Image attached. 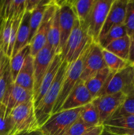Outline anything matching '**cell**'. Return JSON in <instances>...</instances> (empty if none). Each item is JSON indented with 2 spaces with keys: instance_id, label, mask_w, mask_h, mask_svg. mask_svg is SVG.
I'll use <instances>...</instances> for the list:
<instances>
[{
  "instance_id": "obj_1",
  "label": "cell",
  "mask_w": 134,
  "mask_h": 135,
  "mask_svg": "<svg viewBox=\"0 0 134 135\" xmlns=\"http://www.w3.org/2000/svg\"><path fill=\"white\" fill-rule=\"evenodd\" d=\"M69 65L70 64H68L66 62H62L54 81H53L48 90L46 92L43 98L35 106V115L39 128L49 119V117L52 114L53 108L55 105L60 93L62 80Z\"/></svg>"
},
{
  "instance_id": "obj_2",
  "label": "cell",
  "mask_w": 134,
  "mask_h": 135,
  "mask_svg": "<svg viewBox=\"0 0 134 135\" xmlns=\"http://www.w3.org/2000/svg\"><path fill=\"white\" fill-rule=\"evenodd\" d=\"M92 42L87 29L76 19L72 32L62 52V60L68 64L75 62Z\"/></svg>"
},
{
  "instance_id": "obj_3",
  "label": "cell",
  "mask_w": 134,
  "mask_h": 135,
  "mask_svg": "<svg viewBox=\"0 0 134 135\" xmlns=\"http://www.w3.org/2000/svg\"><path fill=\"white\" fill-rule=\"evenodd\" d=\"M89 47L83 52V54L75 62L69 65L67 70L66 72V74L64 76V78L62 80L60 93L57 99V101L55 103V105L53 108L52 114H55L60 111L67 97L70 95L72 90L75 88V86L79 82V81H81V76L82 70H83L85 59L88 54Z\"/></svg>"
},
{
  "instance_id": "obj_4",
  "label": "cell",
  "mask_w": 134,
  "mask_h": 135,
  "mask_svg": "<svg viewBox=\"0 0 134 135\" xmlns=\"http://www.w3.org/2000/svg\"><path fill=\"white\" fill-rule=\"evenodd\" d=\"M82 108L60 111L52 114L39 127L43 135H63L79 119Z\"/></svg>"
},
{
  "instance_id": "obj_5",
  "label": "cell",
  "mask_w": 134,
  "mask_h": 135,
  "mask_svg": "<svg viewBox=\"0 0 134 135\" xmlns=\"http://www.w3.org/2000/svg\"><path fill=\"white\" fill-rule=\"evenodd\" d=\"M133 89L134 72L130 64L118 72L111 73L98 97L118 93L127 95Z\"/></svg>"
},
{
  "instance_id": "obj_6",
  "label": "cell",
  "mask_w": 134,
  "mask_h": 135,
  "mask_svg": "<svg viewBox=\"0 0 134 135\" xmlns=\"http://www.w3.org/2000/svg\"><path fill=\"white\" fill-rule=\"evenodd\" d=\"M9 116L13 125V134L39 129L35 115L34 101L30 100L14 108Z\"/></svg>"
},
{
  "instance_id": "obj_7",
  "label": "cell",
  "mask_w": 134,
  "mask_h": 135,
  "mask_svg": "<svg viewBox=\"0 0 134 135\" xmlns=\"http://www.w3.org/2000/svg\"><path fill=\"white\" fill-rule=\"evenodd\" d=\"M114 0H96L86 23L88 36L95 43H98L99 36L105 23L107 16Z\"/></svg>"
},
{
  "instance_id": "obj_8",
  "label": "cell",
  "mask_w": 134,
  "mask_h": 135,
  "mask_svg": "<svg viewBox=\"0 0 134 135\" xmlns=\"http://www.w3.org/2000/svg\"><path fill=\"white\" fill-rule=\"evenodd\" d=\"M57 8L56 1H51L48 7L47 8L43 15L42 22L31 40L30 45V55L34 57L43 47L47 45L48 32Z\"/></svg>"
},
{
  "instance_id": "obj_9",
  "label": "cell",
  "mask_w": 134,
  "mask_h": 135,
  "mask_svg": "<svg viewBox=\"0 0 134 135\" xmlns=\"http://www.w3.org/2000/svg\"><path fill=\"white\" fill-rule=\"evenodd\" d=\"M126 95L122 93L103 95L93 99L92 103L95 106L101 125L108 120L123 103Z\"/></svg>"
},
{
  "instance_id": "obj_10",
  "label": "cell",
  "mask_w": 134,
  "mask_h": 135,
  "mask_svg": "<svg viewBox=\"0 0 134 135\" xmlns=\"http://www.w3.org/2000/svg\"><path fill=\"white\" fill-rule=\"evenodd\" d=\"M58 6V21L60 28V53L72 32L77 17L73 9L70 1H56Z\"/></svg>"
},
{
  "instance_id": "obj_11",
  "label": "cell",
  "mask_w": 134,
  "mask_h": 135,
  "mask_svg": "<svg viewBox=\"0 0 134 135\" xmlns=\"http://www.w3.org/2000/svg\"><path fill=\"white\" fill-rule=\"evenodd\" d=\"M23 15L24 14L11 19L2 20L0 28V47L4 55L9 59L12 56L17 30Z\"/></svg>"
},
{
  "instance_id": "obj_12",
  "label": "cell",
  "mask_w": 134,
  "mask_h": 135,
  "mask_svg": "<svg viewBox=\"0 0 134 135\" xmlns=\"http://www.w3.org/2000/svg\"><path fill=\"white\" fill-rule=\"evenodd\" d=\"M105 67L106 65L103 57V48L98 43L92 42L85 59L81 80L84 82L86 81Z\"/></svg>"
},
{
  "instance_id": "obj_13",
  "label": "cell",
  "mask_w": 134,
  "mask_h": 135,
  "mask_svg": "<svg viewBox=\"0 0 134 135\" xmlns=\"http://www.w3.org/2000/svg\"><path fill=\"white\" fill-rule=\"evenodd\" d=\"M56 53L53 48L47 44L43 47L33 57V68H34V87L33 97L36 93L41 81L48 70Z\"/></svg>"
},
{
  "instance_id": "obj_14",
  "label": "cell",
  "mask_w": 134,
  "mask_h": 135,
  "mask_svg": "<svg viewBox=\"0 0 134 135\" xmlns=\"http://www.w3.org/2000/svg\"><path fill=\"white\" fill-rule=\"evenodd\" d=\"M93 98L86 88L85 82L81 80L77 84L75 88L72 90L70 95L64 101L60 111L70 110L85 107L92 103ZM59 111V112H60Z\"/></svg>"
},
{
  "instance_id": "obj_15",
  "label": "cell",
  "mask_w": 134,
  "mask_h": 135,
  "mask_svg": "<svg viewBox=\"0 0 134 135\" xmlns=\"http://www.w3.org/2000/svg\"><path fill=\"white\" fill-rule=\"evenodd\" d=\"M30 100H33V93L12 82L8 87L2 103L9 113L17 106Z\"/></svg>"
},
{
  "instance_id": "obj_16",
  "label": "cell",
  "mask_w": 134,
  "mask_h": 135,
  "mask_svg": "<svg viewBox=\"0 0 134 135\" xmlns=\"http://www.w3.org/2000/svg\"><path fill=\"white\" fill-rule=\"evenodd\" d=\"M126 3L127 0H114L107 16L105 23L100 32L99 40L101 39L112 28L124 25Z\"/></svg>"
},
{
  "instance_id": "obj_17",
  "label": "cell",
  "mask_w": 134,
  "mask_h": 135,
  "mask_svg": "<svg viewBox=\"0 0 134 135\" xmlns=\"http://www.w3.org/2000/svg\"><path fill=\"white\" fill-rule=\"evenodd\" d=\"M62 62H63V60L62 58V55H55L48 70H47L46 74H44L36 93H35V95L33 97L34 106H36L39 102V100L45 95L46 92L51 87V84L53 83V81L55 79V77L58 74V71Z\"/></svg>"
},
{
  "instance_id": "obj_18",
  "label": "cell",
  "mask_w": 134,
  "mask_h": 135,
  "mask_svg": "<svg viewBox=\"0 0 134 135\" xmlns=\"http://www.w3.org/2000/svg\"><path fill=\"white\" fill-rule=\"evenodd\" d=\"M104 129L115 135L134 134V115L111 118L103 124Z\"/></svg>"
},
{
  "instance_id": "obj_19",
  "label": "cell",
  "mask_w": 134,
  "mask_h": 135,
  "mask_svg": "<svg viewBox=\"0 0 134 135\" xmlns=\"http://www.w3.org/2000/svg\"><path fill=\"white\" fill-rule=\"evenodd\" d=\"M15 84L23 87L24 89L33 93L34 87V68L33 57L28 55L24 62L22 68L18 73L13 81Z\"/></svg>"
},
{
  "instance_id": "obj_20",
  "label": "cell",
  "mask_w": 134,
  "mask_h": 135,
  "mask_svg": "<svg viewBox=\"0 0 134 135\" xmlns=\"http://www.w3.org/2000/svg\"><path fill=\"white\" fill-rule=\"evenodd\" d=\"M30 15H31L30 12L24 11V13L22 17L21 21L20 23V25H19V28L17 30L16 41L14 44V47L13 50L12 56L16 55L19 51H21L22 48H24V47H26L27 45L29 44Z\"/></svg>"
},
{
  "instance_id": "obj_21",
  "label": "cell",
  "mask_w": 134,
  "mask_h": 135,
  "mask_svg": "<svg viewBox=\"0 0 134 135\" xmlns=\"http://www.w3.org/2000/svg\"><path fill=\"white\" fill-rule=\"evenodd\" d=\"M111 73V71L108 68L105 67L96 73L91 78L85 81V85L93 99L98 97Z\"/></svg>"
},
{
  "instance_id": "obj_22",
  "label": "cell",
  "mask_w": 134,
  "mask_h": 135,
  "mask_svg": "<svg viewBox=\"0 0 134 135\" xmlns=\"http://www.w3.org/2000/svg\"><path fill=\"white\" fill-rule=\"evenodd\" d=\"M25 1H0V16L2 20L11 19L24 14Z\"/></svg>"
},
{
  "instance_id": "obj_23",
  "label": "cell",
  "mask_w": 134,
  "mask_h": 135,
  "mask_svg": "<svg viewBox=\"0 0 134 135\" xmlns=\"http://www.w3.org/2000/svg\"><path fill=\"white\" fill-rule=\"evenodd\" d=\"M96 0H73L70 1L74 13L80 24L86 28V23ZM87 29V28H86Z\"/></svg>"
},
{
  "instance_id": "obj_24",
  "label": "cell",
  "mask_w": 134,
  "mask_h": 135,
  "mask_svg": "<svg viewBox=\"0 0 134 135\" xmlns=\"http://www.w3.org/2000/svg\"><path fill=\"white\" fill-rule=\"evenodd\" d=\"M130 48V37L126 35L108 44L104 49L113 53L122 59L127 61L129 60Z\"/></svg>"
},
{
  "instance_id": "obj_25",
  "label": "cell",
  "mask_w": 134,
  "mask_h": 135,
  "mask_svg": "<svg viewBox=\"0 0 134 135\" xmlns=\"http://www.w3.org/2000/svg\"><path fill=\"white\" fill-rule=\"evenodd\" d=\"M57 4V3H56ZM47 44L53 48L56 55H61L60 53V28L58 21V6L57 8L48 32Z\"/></svg>"
},
{
  "instance_id": "obj_26",
  "label": "cell",
  "mask_w": 134,
  "mask_h": 135,
  "mask_svg": "<svg viewBox=\"0 0 134 135\" xmlns=\"http://www.w3.org/2000/svg\"><path fill=\"white\" fill-rule=\"evenodd\" d=\"M51 0H42L41 3L33 10L31 12L30 15V21H29V26H30V32H29V44L31 40H32L34 35L36 34L37 29L39 28L43 15L45 13V11L47 8L48 7L49 4L51 3Z\"/></svg>"
},
{
  "instance_id": "obj_27",
  "label": "cell",
  "mask_w": 134,
  "mask_h": 135,
  "mask_svg": "<svg viewBox=\"0 0 134 135\" xmlns=\"http://www.w3.org/2000/svg\"><path fill=\"white\" fill-rule=\"evenodd\" d=\"M30 55V45H27L9 59V69L13 82L22 68L27 56Z\"/></svg>"
},
{
  "instance_id": "obj_28",
  "label": "cell",
  "mask_w": 134,
  "mask_h": 135,
  "mask_svg": "<svg viewBox=\"0 0 134 135\" xmlns=\"http://www.w3.org/2000/svg\"><path fill=\"white\" fill-rule=\"evenodd\" d=\"M79 119L88 127L93 128L95 127L101 125L100 123V118L98 112L92 103H90L83 107Z\"/></svg>"
},
{
  "instance_id": "obj_29",
  "label": "cell",
  "mask_w": 134,
  "mask_h": 135,
  "mask_svg": "<svg viewBox=\"0 0 134 135\" xmlns=\"http://www.w3.org/2000/svg\"><path fill=\"white\" fill-rule=\"evenodd\" d=\"M13 82L10 69L9 58L6 57L0 70V103L2 102L8 87Z\"/></svg>"
},
{
  "instance_id": "obj_30",
  "label": "cell",
  "mask_w": 134,
  "mask_h": 135,
  "mask_svg": "<svg viewBox=\"0 0 134 135\" xmlns=\"http://www.w3.org/2000/svg\"><path fill=\"white\" fill-rule=\"evenodd\" d=\"M103 57L106 67L108 68L111 72H118L130 65L127 61L122 59L121 58L105 49H103Z\"/></svg>"
},
{
  "instance_id": "obj_31",
  "label": "cell",
  "mask_w": 134,
  "mask_h": 135,
  "mask_svg": "<svg viewBox=\"0 0 134 135\" xmlns=\"http://www.w3.org/2000/svg\"><path fill=\"white\" fill-rule=\"evenodd\" d=\"M126 35H127V33H126L125 25H118V26H115V27L112 28L111 29H110L101 39L99 40L98 44L103 49H104L111 42H113Z\"/></svg>"
},
{
  "instance_id": "obj_32",
  "label": "cell",
  "mask_w": 134,
  "mask_h": 135,
  "mask_svg": "<svg viewBox=\"0 0 134 135\" xmlns=\"http://www.w3.org/2000/svg\"><path fill=\"white\" fill-rule=\"evenodd\" d=\"M126 115H134V89L126 95L123 103L110 119Z\"/></svg>"
},
{
  "instance_id": "obj_33",
  "label": "cell",
  "mask_w": 134,
  "mask_h": 135,
  "mask_svg": "<svg viewBox=\"0 0 134 135\" xmlns=\"http://www.w3.org/2000/svg\"><path fill=\"white\" fill-rule=\"evenodd\" d=\"M0 135H14L9 112L2 103H0Z\"/></svg>"
},
{
  "instance_id": "obj_34",
  "label": "cell",
  "mask_w": 134,
  "mask_h": 135,
  "mask_svg": "<svg viewBox=\"0 0 134 135\" xmlns=\"http://www.w3.org/2000/svg\"><path fill=\"white\" fill-rule=\"evenodd\" d=\"M124 25L127 35L131 37L134 33V0H127Z\"/></svg>"
},
{
  "instance_id": "obj_35",
  "label": "cell",
  "mask_w": 134,
  "mask_h": 135,
  "mask_svg": "<svg viewBox=\"0 0 134 135\" xmlns=\"http://www.w3.org/2000/svg\"><path fill=\"white\" fill-rule=\"evenodd\" d=\"M92 128L87 127L80 119H78L63 135H82Z\"/></svg>"
},
{
  "instance_id": "obj_36",
  "label": "cell",
  "mask_w": 134,
  "mask_h": 135,
  "mask_svg": "<svg viewBox=\"0 0 134 135\" xmlns=\"http://www.w3.org/2000/svg\"><path fill=\"white\" fill-rule=\"evenodd\" d=\"M41 2L42 0H25L24 2L25 11L31 13L41 3Z\"/></svg>"
},
{
  "instance_id": "obj_37",
  "label": "cell",
  "mask_w": 134,
  "mask_h": 135,
  "mask_svg": "<svg viewBox=\"0 0 134 135\" xmlns=\"http://www.w3.org/2000/svg\"><path fill=\"white\" fill-rule=\"evenodd\" d=\"M104 127L103 125H100L97 127H95L90 130H88L87 132H85L84 134L82 135H100L101 133L103 132Z\"/></svg>"
},
{
  "instance_id": "obj_38",
  "label": "cell",
  "mask_w": 134,
  "mask_h": 135,
  "mask_svg": "<svg viewBox=\"0 0 134 135\" xmlns=\"http://www.w3.org/2000/svg\"><path fill=\"white\" fill-rule=\"evenodd\" d=\"M128 62L130 64H132L134 62V33L130 37V55H129Z\"/></svg>"
},
{
  "instance_id": "obj_39",
  "label": "cell",
  "mask_w": 134,
  "mask_h": 135,
  "mask_svg": "<svg viewBox=\"0 0 134 135\" xmlns=\"http://www.w3.org/2000/svg\"><path fill=\"white\" fill-rule=\"evenodd\" d=\"M15 135H43L42 134L41 131L39 129L37 130H34V131H24V132H21Z\"/></svg>"
},
{
  "instance_id": "obj_40",
  "label": "cell",
  "mask_w": 134,
  "mask_h": 135,
  "mask_svg": "<svg viewBox=\"0 0 134 135\" xmlns=\"http://www.w3.org/2000/svg\"><path fill=\"white\" fill-rule=\"evenodd\" d=\"M6 57V56L4 55V53H3L2 48L0 47V70H1V67H2V63H3V62H4Z\"/></svg>"
},
{
  "instance_id": "obj_41",
  "label": "cell",
  "mask_w": 134,
  "mask_h": 135,
  "mask_svg": "<svg viewBox=\"0 0 134 135\" xmlns=\"http://www.w3.org/2000/svg\"><path fill=\"white\" fill-rule=\"evenodd\" d=\"M100 135H115V134H111V133H110V132L107 131L105 129H103V132L101 133V134Z\"/></svg>"
},
{
  "instance_id": "obj_42",
  "label": "cell",
  "mask_w": 134,
  "mask_h": 135,
  "mask_svg": "<svg viewBox=\"0 0 134 135\" xmlns=\"http://www.w3.org/2000/svg\"><path fill=\"white\" fill-rule=\"evenodd\" d=\"M2 18L0 16V28H1V26H2Z\"/></svg>"
},
{
  "instance_id": "obj_43",
  "label": "cell",
  "mask_w": 134,
  "mask_h": 135,
  "mask_svg": "<svg viewBox=\"0 0 134 135\" xmlns=\"http://www.w3.org/2000/svg\"><path fill=\"white\" fill-rule=\"evenodd\" d=\"M131 65V66H132V68H133V70L134 72V62L133 63H132V64H130Z\"/></svg>"
},
{
  "instance_id": "obj_44",
  "label": "cell",
  "mask_w": 134,
  "mask_h": 135,
  "mask_svg": "<svg viewBox=\"0 0 134 135\" xmlns=\"http://www.w3.org/2000/svg\"><path fill=\"white\" fill-rule=\"evenodd\" d=\"M127 135H134V134H127Z\"/></svg>"
}]
</instances>
